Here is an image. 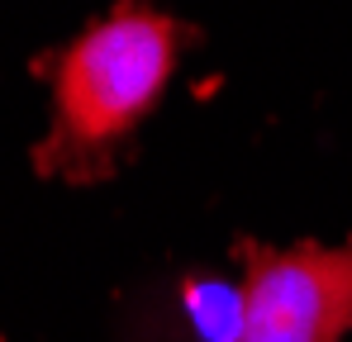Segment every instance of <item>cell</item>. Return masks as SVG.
<instances>
[{
	"instance_id": "cell-1",
	"label": "cell",
	"mask_w": 352,
	"mask_h": 342,
	"mask_svg": "<svg viewBox=\"0 0 352 342\" xmlns=\"http://www.w3.org/2000/svg\"><path fill=\"white\" fill-rule=\"evenodd\" d=\"M181 62V24L172 14L124 0L53 62V128L34 152L43 176L96 181L133 128L153 114Z\"/></svg>"
},
{
	"instance_id": "cell-2",
	"label": "cell",
	"mask_w": 352,
	"mask_h": 342,
	"mask_svg": "<svg viewBox=\"0 0 352 342\" xmlns=\"http://www.w3.org/2000/svg\"><path fill=\"white\" fill-rule=\"evenodd\" d=\"M243 299L229 342H343L352 333V242H238Z\"/></svg>"
}]
</instances>
